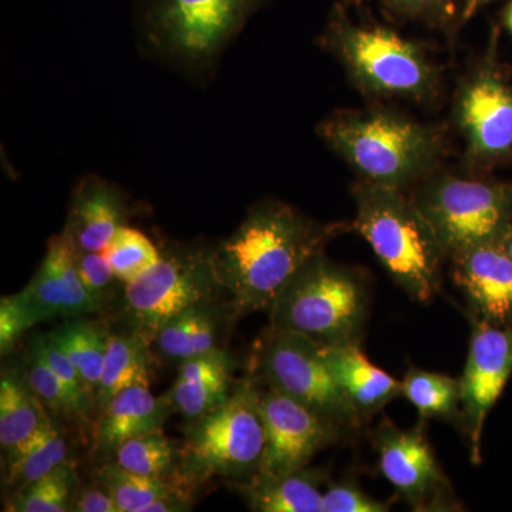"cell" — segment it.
Masks as SVG:
<instances>
[{
  "instance_id": "cell-40",
  "label": "cell",
  "mask_w": 512,
  "mask_h": 512,
  "mask_svg": "<svg viewBox=\"0 0 512 512\" xmlns=\"http://www.w3.org/2000/svg\"><path fill=\"white\" fill-rule=\"evenodd\" d=\"M507 23H508V26H510V29H511V32H512V3H511V6H510V9H508Z\"/></svg>"
},
{
  "instance_id": "cell-2",
  "label": "cell",
  "mask_w": 512,
  "mask_h": 512,
  "mask_svg": "<svg viewBox=\"0 0 512 512\" xmlns=\"http://www.w3.org/2000/svg\"><path fill=\"white\" fill-rule=\"evenodd\" d=\"M356 205L355 227L384 268L413 299L429 302L439 291L446 249L417 204L397 188L367 183Z\"/></svg>"
},
{
  "instance_id": "cell-14",
  "label": "cell",
  "mask_w": 512,
  "mask_h": 512,
  "mask_svg": "<svg viewBox=\"0 0 512 512\" xmlns=\"http://www.w3.org/2000/svg\"><path fill=\"white\" fill-rule=\"evenodd\" d=\"M72 238L62 232L49 241L45 259L20 293L35 325L56 318H80L103 308L87 293L76 266Z\"/></svg>"
},
{
  "instance_id": "cell-34",
  "label": "cell",
  "mask_w": 512,
  "mask_h": 512,
  "mask_svg": "<svg viewBox=\"0 0 512 512\" xmlns=\"http://www.w3.org/2000/svg\"><path fill=\"white\" fill-rule=\"evenodd\" d=\"M35 326L20 293L3 296L0 301V350L8 355L15 348L20 336Z\"/></svg>"
},
{
  "instance_id": "cell-15",
  "label": "cell",
  "mask_w": 512,
  "mask_h": 512,
  "mask_svg": "<svg viewBox=\"0 0 512 512\" xmlns=\"http://www.w3.org/2000/svg\"><path fill=\"white\" fill-rule=\"evenodd\" d=\"M456 282L484 322H512V258L497 241L454 255Z\"/></svg>"
},
{
  "instance_id": "cell-4",
  "label": "cell",
  "mask_w": 512,
  "mask_h": 512,
  "mask_svg": "<svg viewBox=\"0 0 512 512\" xmlns=\"http://www.w3.org/2000/svg\"><path fill=\"white\" fill-rule=\"evenodd\" d=\"M269 311L271 328L299 333L320 346L359 343L367 292L356 275L319 254L289 279Z\"/></svg>"
},
{
  "instance_id": "cell-21",
  "label": "cell",
  "mask_w": 512,
  "mask_h": 512,
  "mask_svg": "<svg viewBox=\"0 0 512 512\" xmlns=\"http://www.w3.org/2000/svg\"><path fill=\"white\" fill-rule=\"evenodd\" d=\"M151 346L143 336L121 329L110 333L106 360L96 394V410L100 412L107 403L130 387H150L153 355Z\"/></svg>"
},
{
  "instance_id": "cell-3",
  "label": "cell",
  "mask_w": 512,
  "mask_h": 512,
  "mask_svg": "<svg viewBox=\"0 0 512 512\" xmlns=\"http://www.w3.org/2000/svg\"><path fill=\"white\" fill-rule=\"evenodd\" d=\"M265 448L261 390L245 379L220 406L190 420L180 446L178 476L192 490L211 478L248 483Z\"/></svg>"
},
{
  "instance_id": "cell-16",
  "label": "cell",
  "mask_w": 512,
  "mask_h": 512,
  "mask_svg": "<svg viewBox=\"0 0 512 512\" xmlns=\"http://www.w3.org/2000/svg\"><path fill=\"white\" fill-rule=\"evenodd\" d=\"M173 410L168 396L156 397L150 387L123 390L100 410L94 424L90 453L97 460H113L126 441L160 430Z\"/></svg>"
},
{
  "instance_id": "cell-10",
  "label": "cell",
  "mask_w": 512,
  "mask_h": 512,
  "mask_svg": "<svg viewBox=\"0 0 512 512\" xmlns=\"http://www.w3.org/2000/svg\"><path fill=\"white\" fill-rule=\"evenodd\" d=\"M261 412L265 448L254 477H278L303 470L316 453L338 440L342 426L272 387L261 392Z\"/></svg>"
},
{
  "instance_id": "cell-23",
  "label": "cell",
  "mask_w": 512,
  "mask_h": 512,
  "mask_svg": "<svg viewBox=\"0 0 512 512\" xmlns=\"http://www.w3.org/2000/svg\"><path fill=\"white\" fill-rule=\"evenodd\" d=\"M49 336L57 348L69 357L82 377L87 392L96 400L109 346V328L80 316L64 320L63 325L57 326Z\"/></svg>"
},
{
  "instance_id": "cell-37",
  "label": "cell",
  "mask_w": 512,
  "mask_h": 512,
  "mask_svg": "<svg viewBox=\"0 0 512 512\" xmlns=\"http://www.w3.org/2000/svg\"><path fill=\"white\" fill-rule=\"evenodd\" d=\"M400 5L406 6V8L412 9H423L429 8L434 3L440 2V0H396Z\"/></svg>"
},
{
  "instance_id": "cell-33",
  "label": "cell",
  "mask_w": 512,
  "mask_h": 512,
  "mask_svg": "<svg viewBox=\"0 0 512 512\" xmlns=\"http://www.w3.org/2000/svg\"><path fill=\"white\" fill-rule=\"evenodd\" d=\"M76 266L87 293L101 308L119 296L123 282L114 275L104 252L82 251L77 248Z\"/></svg>"
},
{
  "instance_id": "cell-17",
  "label": "cell",
  "mask_w": 512,
  "mask_h": 512,
  "mask_svg": "<svg viewBox=\"0 0 512 512\" xmlns=\"http://www.w3.org/2000/svg\"><path fill=\"white\" fill-rule=\"evenodd\" d=\"M460 121L478 156L507 153L512 147L511 90L497 77H477L461 96Z\"/></svg>"
},
{
  "instance_id": "cell-25",
  "label": "cell",
  "mask_w": 512,
  "mask_h": 512,
  "mask_svg": "<svg viewBox=\"0 0 512 512\" xmlns=\"http://www.w3.org/2000/svg\"><path fill=\"white\" fill-rule=\"evenodd\" d=\"M70 451L69 437L57 423L56 417H50L42 429L8 457L9 487L16 491L39 480L53 468L72 460Z\"/></svg>"
},
{
  "instance_id": "cell-8",
  "label": "cell",
  "mask_w": 512,
  "mask_h": 512,
  "mask_svg": "<svg viewBox=\"0 0 512 512\" xmlns=\"http://www.w3.org/2000/svg\"><path fill=\"white\" fill-rule=\"evenodd\" d=\"M336 49L357 82L373 92L420 97L433 89L434 72L419 47L389 30L342 29Z\"/></svg>"
},
{
  "instance_id": "cell-36",
  "label": "cell",
  "mask_w": 512,
  "mask_h": 512,
  "mask_svg": "<svg viewBox=\"0 0 512 512\" xmlns=\"http://www.w3.org/2000/svg\"><path fill=\"white\" fill-rule=\"evenodd\" d=\"M72 511L74 512H120L109 490L94 478L92 484H80Z\"/></svg>"
},
{
  "instance_id": "cell-31",
  "label": "cell",
  "mask_w": 512,
  "mask_h": 512,
  "mask_svg": "<svg viewBox=\"0 0 512 512\" xmlns=\"http://www.w3.org/2000/svg\"><path fill=\"white\" fill-rule=\"evenodd\" d=\"M23 370L25 372L22 379L53 417H64L69 420L86 419L63 380L30 349Z\"/></svg>"
},
{
  "instance_id": "cell-5",
  "label": "cell",
  "mask_w": 512,
  "mask_h": 512,
  "mask_svg": "<svg viewBox=\"0 0 512 512\" xmlns=\"http://www.w3.org/2000/svg\"><path fill=\"white\" fill-rule=\"evenodd\" d=\"M322 133L369 183L393 188L426 170L439 144L429 128L386 111L338 114Z\"/></svg>"
},
{
  "instance_id": "cell-18",
  "label": "cell",
  "mask_w": 512,
  "mask_h": 512,
  "mask_svg": "<svg viewBox=\"0 0 512 512\" xmlns=\"http://www.w3.org/2000/svg\"><path fill=\"white\" fill-rule=\"evenodd\" d=\"M234 357L224 348L190 357L167 394L173 409L194 420L220 406L234 392Z\"/></svg>"
},
{
  "instance_id": "cell-22",
  "label": "cell",
  "mask_w": 512,
  "mask_h": 512,
  "mask_svg": "<svg viewBox=\"0 0 512 512\" xmlns=\"http://www.w3.org/2000/svg\"><path fill=\"white\" fill-rule=\"evenodd\" d=\"M320 478L303 470L278 477H254L239 484L252 511L258 512H323Z\"/></svg>"
},
{
  "instance_id": "cell-13",
  "label": "cell",
  "mask_w": 512,
  "mask_h": 512,
  "mask_svg": "<svg viewBox=\"0 0 512 512\" xmlns=\"http://www.w3.org/2000/svg\"><path fill=\"white\" fill-rule=\"evenodd\" d=\"M376 448L380 471L407 503L416 510L440 503L448 481L420 427L402 430L386 421L377 431Z\"/></svg>"
},
{
  "instance_id": "cell-20",
  "label": "cell",
  "mask_w": 512,
  "mask_h": 512,
  "mask_svg": "<svg viewBox=\"0 0 512 512\" xmlns=\"http://www.w3.org/2000/svg\"><path fill=\"white\" fill-rule=\"evenodd\" d=\"M320 352L336 383L360 414L376 412L402 396V382L373 365L359 343L320 346Z\"/></svg>"
},
{
  "instance_id": "cell-30",
  "label": "cell",
  "mask_w": 512,
  "mask_h": 512,
  "mask_svg": "<svg viewBox=\"0 0 512 512\" xmlns=\"http://www.w3.org/2000/svg\"><path fill=\"white\" fill-rule=\"evenodd\" d=\"M103 252L114 275L124 285L146 274L161 259V252L143 232L126 225L114 234Z\"/></svg>"
},
{
  "instance_id": "cell-24",
  "label": "cell",
  "mask_w": 512,
  "mask_h": 512,
  "mask_svg": "<svg viewBox=\"0 0 512 512\" xmlns=\"http://www.w3.org/2000/svg\"><path fill=\"white\" fill-rule=\"evenodd\" d=\"M52 414L22 377L3 375L0 382V446L9 457L49 421Z\"/></svg>"
},
{
  "instance_id": "cell-39",
  "label": "cell",
  "mask_w": 512,
  "mask_h": 512,
  "mask_svg": "<svg viewBox=\"0 0 512 512\" xmlns=\"http://www.w3.org/2000/svg\"><path fill=\"white\" fill-rule=\"evenodd\" d=\"M503 245H504L505 249H507L508 254H510L511 258H512V235H510V237L505 239V242Z\"/></svg>"
},
{
  "instance_id": "cell-38",
  "label": "cell",
  "mask_w": 512,
  "mask_h": 512,
  "mask_svg": "<svg viewBox=\"0 0 512 512\" xmlns=\"http://www.w3.org/2000/svg\"><path fill=\"white\" fill-rule=\"evenodd\" d=\"M488 2H490V0H467L464 15H466L467 18H470V16H473L481 6H484L485 3Z\"/></svg>"
},
{
  "instance_id": "cell-26",
  "label": "cell",
  "mask_w": 512,
  "mask_h": 512,
  "mask_svg": "<svg viewBox=\"0 0 512 512\" xmlns=\"http://www.w3.org/2000/svg\"><path fill=\"white\" fill-rule=\"evenodd\" d=\"M96 478L109 490L120 512H140L147 504L177 488L188 487L180 476L148 477L131 473L113 460L104 461ZM192 490V488H191Z\"/></svg>"
},
{
  "instance_id": "cell-11",
  "label": "cell",
  "mask_w": 512,
  "mask_h": 512,
  "mask_svg": "<svg viewBox=\"0 0 512 512\" xmlns=\"http://www.w3.org/2000/svg\"><path fill=\"white\" fill-rule=\"evenodd\" d=\"M512 373V325L478 323L461 383V404L470 431L474 463L480 461L485 419Z\"/></svg>"
},
{
  "instance_id": "cell-29",
  "label": "cell",
  "mask_w": 512,
  "mask_h": 512,
  "mask_svg": "<svg viewBox=\"0 0 512 512\" xmlns=\"http://www.w3.org/2000/svg\"><path fill=\"white\" fill-rule=\"evenodd\" d=\"M403 396L424 419L447 417L461 403V383L440 373L412 369L402 382Z\"/></svg>"
},
{
  "instance_id": "cell-6",
  "label": "cell",
  "mask_w": 512,
  "mask_h": 512,
  "mask_svg": "<svg viewBox=\"0 0 512 512\" xmlns=\"http://www.w3.org/2000/svg\"><path fill=\"white\" fill-rule=\"evenodd\" d=\"M225 292L215 278L208 251L177 249L161 254L150 271L124 285L121 329L153 343L158 330L198 303L217 301Z\"/></svg>"
},
{
  "instance_id": "cell-1",
  "label": "cell",
  "mask_w": 512,
  "mask_h": 512,
  "mask_svg": "<svg viewBox=\"0 0 512 512\" xmlns=\"http://www.w3.org/2000/svg\"><path fill=\"white\" fill-rule=\"evenodd\" d=\"M330 229L281 202L249 211L234 234L208 251L215 278L238 313L271 308L299 269L322 254Z\"/></svg>"
},
{
  "instance_id": "cell-19",
  "label": "cell",
  "mask_w": 512,
  "mask_h": 512,
  "mask_svg": "<svg viewBox=\"0 0 512 512\" xmlns=\"http://www.w3.org/2000/svg\"><path fill=\"white\" fill-rule=\"evenodd\" d=\"M126 205L116 187L87 178L74 191L72 208L63 231L82 251L103 252L124 225Z\"/></svg>"
},
{
  "instance_id": "cell-28",
  "label": "cell",
  "mask_w": 512,
  "mask_h": 512,
  "mask_svg": "<svg viewBox=\"0 0 512 512\" xmlns=\"http://www.w3.org/2000/svg\"><path fill=\"white\" fill-rule=\"evenodd\" d=\"M114 463L131 473L148 477H177L180 447L160 430L126 441L116 451Z\"/></svg>"
},
{
  "instance_id": "cell-7",
  "label": "cell",
  "mask_w": 512,
  "mask_h": 512,
  "mask_svg": "<svg viewBox=\"0 0 512 512\" xmlns=\"http://www.w3.org/2000/svg\"><path fill=\"white\" fill-rule=\"evenodd\" d=\"M255 362L268 387L339 424L359 420L360 413L336 383L320 345L306 336L269 329L256 349Z\"/></svg>"
},
{
  "instance_id": "cell-9",
  "label": "cell",
  "mask_w": 512,
  "mask_h": 512,
  "mask_svg": "<svg viewBox=\"0 0 512 512\" xmlns=\"http://www.w3.org/2000/svg\"><path fill=\"white\" fill-rule=\"evenodd\" d=\"M447 254L497 241L507 218L503 191L480 181L444 178L427 188L417 205Z\"/></svg>"
},
{
  "instance_id": "cell-12",
  "label": "cell",
  "mask_w": 512,
  "mask_h": 512,
  "mask_svg": "<svg viewBox=\"0 0 512 512\" xmlns=\"http://www.w3.org/2000/svg\"><path fill=\"white\" fill-rule=\"evenodd\" d=\"M252 0H161L157 29L168 49L207 60L241 25Z\"/></svg>"
},
{
  "instance_id": "cell-27",
  "label": "cell",
  "mask_w": 512,
  "mask_h": 512,
  "mask_svg": "<svg viewBox=\"0 0 512 512\" xmlns=\"http://www.w3.org/2000/svg\"><path fill=\"white\" fill-rule=\"evenodd\" d=\"M80 481L76 464L66 461L50 473L15 491L6 511L67 512L72 511Z\"/></svg>"
},
{
  "instance_id": "cell-35",
  "label": "cell",
  "mask_w": 512,
  "mask_h": 512,
  "mask_svg": "<svg viewBox=\"0 0 512 512\" xmlns=\"http://www.w3.org/2000/svg\"><path fill=\"white\" fill-rule=\"evenodd\" d=\"M323 512H386L389 505L363 493L355 484L332 485L322 498Z\"/></svg>"
},
{
  "instance_id": "cell-32",
  "label": "cell",
  "mask_w": 512,
  "mask_h": 512,
  "mask_svg": "<svg viewBox=\"0 0 512 512\" xmlns=\"http://www.w3.org/2000/svg\"><path fill=\"white\" fill-rule=\"evenodd\" d=\"M29 349L63 380L70 394H72L74 402L79 406L80 412L87 419L96 410V400H94L92 394L87 392L82 377H80L73 363L70 362L69 357L57 348L56 343L50 339L49 335H39L37 333L30 342Z\"/></svg>"
}]
</instances>
